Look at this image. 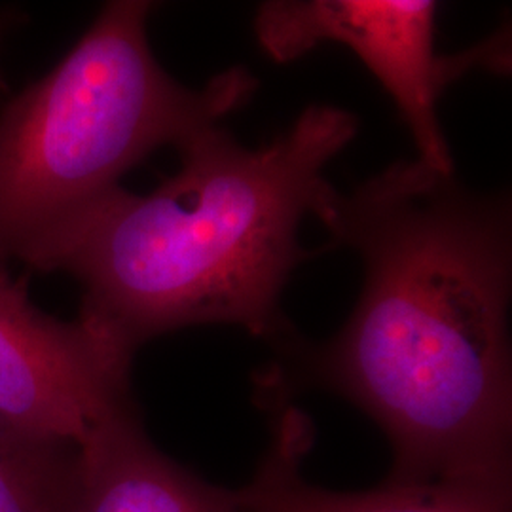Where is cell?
Returning <instances> with one entry per match:
<instances>
[{"instance_id":"6","label":"cell","mask_w":512,"mask_h":512,"mask_svg":"<svg viewBox=\"0 0 512 512\" xmlns=\"http://www.w3.org/2000/svg\"><path fill=\"white\" fill-rule=\"evenodd\" d=\"M270 416L268 450L251 482L236 490L239 512H512V480H385L353 494L313 486L302 475L315 439L310 416L294 404Z\"/></svg>"},{"instance_id":"1","label":"cell","mask_w":512,"mask_h":512,"mask_svg":"<svg viewBox=\"0 0 512 512\" xmlns=\"http://www.w3.org/2000/svg\"><path fill=\"white\" fill-rule=\"evenodd\" d=\"M313 217L361 258L363 291L329 340L275 344L256 403L317 389L355 404L391 444V482L512 480L509 196L416 158L332 186Z\"/></svg>"},{"instance_id":"5","label":"cell","mask_w":512,"mask_h":512,"mask_svg":"<svg viewBox=\"0 0 512 512\" xmlns=\"http://www.w3.org/2000/svg\"><path fill=\"white\" fill-rule=\"evenodd\" d=\"M131 363L82 319L44 313L0 266V429L84 450L137 412Z\"/></svg>"},{"instance_id":"7","label":"cell","mask_w":512,"mask_h":512,"mask_svg":"<svg viewBox=\"0 0 512 512\" xmlns=\"http://www.w3.org/2000/svg\"><path fill=\"white\" fill-rule=\"evenodd\" d=\"M74 512H239L224 490L167 458L148 439L139 410L80 450Z\"/></svg>"},{"instance_id":"8","label":"cell","mask_w":512,"mask_h":512,"mask_svg":"<svg viewBox=\"0 0 512 512\" xmlns=\"http://www.w3.org/2000/svg\"><path fill=\"white\" fill-rule=\"evenodd\" d=\"M80 450L0 429V512H74Z\"/></svg>"},{"instance_id":"4","label":"cell","mask_w":512,"mask_h":512,"mask_svg":"<svg viewBox=\"0 0 512 512\" xmlns=\"http://www.w3.org/2000/svg\"><path fill=\"white\" fill-rule=\"evenodd\" d=\"M433 0H270L258 6L253 29L275 63H289L321 44H342L382 84L418 147V160L456 173L440 124L444 90L473 71L511 73L509 25L461 54L435 48Z\"/></svg>"},{"instance_id":"9","label":"cell","mask_w":512,"mask_h":512,"mask_svg":"<svg viewBox=\"0 0 512 512\" xmlns=\"http://www.w3.org/2000/svg\"><path fill=\"white\" fill-rule=\"evenodd\" d=\"M16 23H18V14L14 10H0V44H2V40H4V37L8 35V31ZM4 90H6V84H4V78H2V73H0V97H2Z\"/></svg>"},{"instance_id":"3","label":"cell","mask_w":512,"mask_h":512,"mask_svg":"<svg viewBox=\"0 0 512 512\" xmlns=\"http://www.w3.org/2000/svg\"><path fill=\"white\" fill-rule=\"evenodd\" d=\"M154 2H107L54 69L0 105V266L122 186L158 148L219 126L258 90L245 67L188 88L148 42Z\"/></svg>"},{"instance_id":"2","label":"cell","mask_w":512,"mask_h":512,"mask_svg":"<svg viewBox=\"0 0 512 512\" xmlns=\"http://www.w3.org/2000/svg\"><path fill=\"white\" fill-rule=\"evenodd\" d=\"M357 131V116L332 105H311L262 147L209 126L177 148L179 171L152 192L114 188L19 260L80 281L78 319L129 361L162 334L202 325L239 327L274 348L296 332L281 298L311 256L300 224Z\"/></svg>"}]
</instances>
